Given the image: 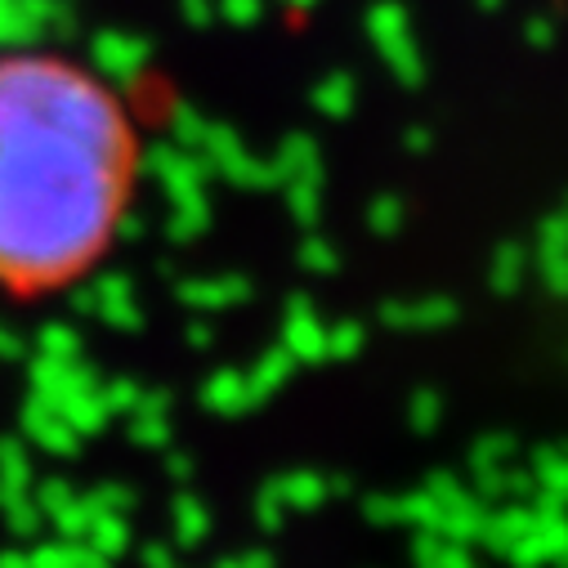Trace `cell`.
Segmentation results:
<instances>
[{
  "mask_svg": "<svg viewBox=\"0 0 568 568\" xmlns=\"http://www.w3.org/2000/svg\"><path fill=\"white\" fill-rule=\"evenodd\" d=\"M354 493V479L349 475H332L327 479V497H349Z\"/></svg>",
  "mask_w": 568,
  "mask_h": 568,
  "instance_id": "61",
  "label": "cell"
},
{
  "mask_svg": "<svg viewBox=\"0 0 568 568\" xmlns=\"http://www.w3.org/2000/svg\"><path fill=\"white\" fill-rule=\"evenodd\" d=\"M81 501H85L90 515H99V510H108V515H130V510H134V488H125V484H99V488H90Z\"/></svg>",
  "mask_w": 568,
  "mask_h": 568,
  "instance_id": "40",
  "label": "cell"
},
{
  "mask_svg": "<svg viewBox=\"0 0 568 568\" xmlns=\"http://www.w3.org/2000/svg\"><path fill=\"white\" fill-rule=\"evenodd\" d=\"M72 314L77 318H94V287H90V282L72 292Z\"/></svg>",
  "mask_w": 568,
  "mask_h": 568,
  "instance_id": "60",
  "label": "cell"
},
{
  "mask_svg": "<svg viewBox=\"0 0 568 568\" xmlns=\"http://www.w3.org/2000/svg\"><path fill=\"white\" fill-rule=\"evenodd\" d=\"M524 277H528V251L519 242H501L493 251V264H488V282H493V292L510 296L524 287Z\"/></svg>",
  "mask_w": 568,
  "mask_h": 568,
  "instance_id": "28",
  "label": "cell"
},
{
  "mask_svg": "<svg viewBox=\"0 0 568 568\" xmlns=\"http://www.w3.org/2000/svg\"><path fill=\"white\" fill-rule=\"evenodd\" d=\"M180 10H184V23H189V28L206 32L211 19H215V0H180Z\"/></svg>",
  "mask_w": 568,
  "mask_h": 568,
  "instance_id": "52",
  "label": "cell"
},
{
  "mask_svg": "<svg viewBox=\"0 0 568 568\" xmlns=\"http://www.w3.org/2000/svg\"><path fill=\"white\" fill-rule=\"evenodd\" d=\"M255 524H260V532H282V524H287V501H282V493H277V479H268L260 493H255Z\"/></svg>",
  "mask_w": 568,
  "mask_h": 568,
  "instance_id": "38",
  "label": "cell"
},
{
  "mask_svg": "<svg viewBox=\"0 0 568 568\" xmlns=\"http://www.w3.org/2000/svg\"><path fill=\"white\" fill-rule=\"evenodd\" d=\"M537 510V506H532ZM568 550V528H564V510H537L532 528L506 550V559L515 568H555Z\"/></svg>",
  "mask_w": 568,
  "mask_h": 568,
  "instance_id": "6",
  "label": "cell"
},
{
  "mask_svg": "<svg viewBox=\"0 0 568 568\" xmlns=\"http://www.w3.org/2000/svg\"><path fill=\"white\" fill-rule=\"evenodd\" d=\"M45 524H54L59 528V537H81L85 532V524H90V510H85V501L81 497H72L68 506H59Z\"/></svg>",
  "mask_w": 568,
  "mask_h": 568,
  "instance_id": "46",
  "label": "cell"
},
{
  "mask_svg": "<svg viewBox=\"0 0 568 568\" xmlns=\"http://www.w3.org/2000/svg\"><path fill=\"white\" fill-rule=\"evenodd\" d=\"M273 171H277V184H296V180H318L323 184V149L318 139L310 134H287L273 153Z\"/></svg>",
  "mask_w": 568,
  "mask_h": 568,
  "instance_id": "16",
  "label": "cell"
},
{
  "mask_svg": "<svg viewBox=\"0 0 568 568\" xmlns=\"http://www.w3.org/2000/svg\"><path fill=\"white\" fill-rule=\"evenodd\" d=\"M282 197H287V211L296 224L318 229L323 220V184L318 180H296V184H282Z\"/></svg>",
  "mask_w": 568,
  "mask_h": 568,
  "instance_id": "32",
  "label": "cell"
},
{
  "mask_svg": "<svg viewBox=\"0 0 568 568\" xmlns=\"http://www.w3.org/2000/svg\"><path fill=\"white\" fill-rule=\"evenodd\" d=\"M407 420H412V430H416V435L439 430V420H444V398H439L435 389H416L412 403H407Z\"/></svg>",
  "mask_w": 568,
  "mask_h": 568,
  "instance_id": "39",
  "label": "cell"
},
{
  "mask_svg": "<svg viewBox=\"0 0 568 568\" xmlns=\"http://www.w3.org/2000/svg\"><path fill=\"white\" fill-rule=\"evenodd\" d=\"M564 246H568V220H564V211H550L537 229V268H541V282L550 296H564V287H568Z\"/></svg>",
  "mask_w": 568,
  "mask_h": 568,
  "instance_id": "14",
  "label": "cell"
},
{
  "mask_svg": "<svg viewBox=\"0 0 568 568\" xmlns=\"http://www.w3.org/2000/svg\"><path fill=\"white\" fill-rule=\"evenodd\" d=\"M171 528H175V541L180 546H202L211 537V506L197 497V493H175L171 501Z\"/></svg>",
  "mask_w": 568,
  "mask_h": 568,
  "instance_id": "21",
  "label": "cell"
},
{
  "mask_svg": "<svg viewBox=\"0 0 568 568\" xmlns=\"http://www.w3.org/2000/svg\"><path fill=\"white\" fill-rule=\"evenodd\" d=\"M144 568H180V564H175V555H171V546H162V541H153V546H144Z\"/></svg>",
  "mask_w": 568,
  "mask_h": 568,
  "instance_id": "59",
  "label": "cell"
},
{
  "mask_svg": "<svg viewBox=\"0 0 568 568\" xmlns=\"http://www.w3.org/2000/svg\"><path fill=\"white\" fill-rule=\"evenodd\" d=\"M171 202V215H166V237L189 246L197 242L206 229H211V202H206V189L197 193H180V197H166Z\"/></svg>",
  "mask_w": 568,
  "mask_h": 568,
  "instance_id": "18",
  "label": "cell"
},
{
  "mask_svg": "<svg viewBox=\"0 0 568 568\" xmlns=\"http://www.w3.org/2000/svg\"><path fill=\"white\" fill-rule=\"evenodd\" d=\"M215 14L229 23V28H255L264 19V0H220Z\"/></svg>",
  "mask_w": 568,
  "mask_h": 568,
  "instance_id": "45",
  "label": "cell"
},
{
  "mask_svg": "<svg viewBox=\"0 0 568 568\" xmlns=\"http://www.w3.org/2000/svg\"><path fill=\"white\" fill-rule=\"evenodd\" d=\"M457 318V301L448 296H420V301H385L381 323L394 332H439Z\"/></svg>",
  "mask_w": 568,
  "mask_h": 568,
  "instance_id": "12",
  "label": "cell"
},
{
  "mask_svg": "<svg viewBox=\"0 0 568 568\" xmlns=\"http://www.w3.org/2000/svg\"><path fill=\"white\" fill-rule=\"evenodd\" d=\"M367 37H372L381 63L389 68V77H394L398 85L412 90V85L425 81V54H420V45H416V37H412V23H407V10H403V6H394V0H381V6H372V14H367Z\"/></svg>",
  "mask_w": 568,
  "mask_h": 568,
  "instance_id": "2",
  "label": "cell"
},
{
  "mask_svg": "<svg viewBox=\"0 0 568 568\" xmlns=\"http://www.w3.org/2000/svg\"><path fill=\"white\" fill-rule=\"evenodd\" d=\"M515 439L510 435H479L475 448H470V470H484V466H506L515 457Z\"/></svg>",
  "mask_w": 568,
  "mask_h": 568,
  "instance_id": "42",
  "label": "cell"
},
{
  "mask_svg": "<svg viewBox=\"0 0 568 568\" xmlns=\"http://www.w3.org/2000/svg\"><path fill=\"white\" fill-rule=\"evenodd\" d=\"M149 59H153V45L144 37H130V32H94L90 37V63L103 81L121 85V90H139V81L149 77Z\"/></svg>",
  "mask_w": 568,
  "mask_h": 568,
  "instance_id": "4",
  "label": "cell"
},
{
  "mask_svg": "<svg viewBox=\"0 0 568 568\" xmlns=\"http://www.w3.org/2000/svg\"><path fill=\"white\" fill-rule=\"evenodd\" d=\"M439 519H444V506L425 488H412L398 497V524H407L416 532H439Z\"/></svg>",
  "mask_w": 568,
  "mask_h": 568,
  "instance_id": "31",
  "label": "cell"
},
{
  "mask_svg": "<svg viewBox=\"0 0 568 568\" xmlns=\"http://www.w3.org/2000/svg\"><path fill=\"white\" fill-rule=\"evenodd\" d=\"M32 568H112V559H103L94 546H85L81 537H59V541H41L28 550Z\"/></svg>",
  "mask_w": 568,
  "mask_h": 568,
  "instance_id": "19",
  "label": "cell"
},
{
  "mask_svg": "<svg viewBox=\"0 0 568 568\" xmlns=\"http://www.w3.org/2000/svg\"><path fill=\"white\" fill-rule=\"evenodd\" d=\"M37 354L45 358H81V332L68 323H45L37 332Z\"/></svg>",
  "mask_w": 568,
  "mask_h": 568,
  "instance_id": "35",
  "label": "cell"
},
{
  "mask_svg": "<svg viewBox=\"0 0 568 568\" xmlns=\"http://www.w3.org/2000/svg\"><path fill=\"white\" fill-rule=\"evenodd\" d=\"M0 510H6V524H10L14 537H37L45 528V510L32 501V493L19 497V501H10V506H0Z\"/></svg>",
  "mask_w": 568,
  "mask_h": 568,
  "instance_id": "41",
  "label": "cell"
},
{
  "mask_svg": "<svg viewBox=\"0 0 568 568\" xmlns=\"http://www.w3.org/2000/svg\"><path fill=\"white\" fill-rule=\"evenodd\" d=\"M130 444L139 448H171V416H144V412H130Z\"/></svg>",
  "mask_w": 568,
  "mask_h": 568,
  "instance_id": "36",
  "label": "cell"
},
{
  "mask_svg": "<svg viewBox=\"0 0 568 568\" xmlns=\"http://www.w3.org/2000/svg\"><path fill=\"white\" fill-rule=\"evenodd\" d=\"M103 376L85 363V358H45L37 354L32 358V394L45 398V403H59L68 394H81V389H94Z\"/></svg>",
  "mask_w": 568,
  "mask_h": 568,
  "instance_id": "10",
  "label": "cell"
},
{
  "mask_svg": "<svg viewBox=\"0 0 568 568\" xmlns=\"http://www.w3.org/2000/svg\"><path fill=\"white\" fill-rule=\"evenodd\" d=\"M403 224H407V206H403V197L381 193V197L367 202V229H372L376 237H394Z\"/></svg>",
  "mask_w": 568,
  "mask_h": 568,
  "instance_id": "34",
  "label": "cell"
},
{
  "mask_svg": "<svg viewBox=\"0 0 568 568\" xmlns=\"http://www.w3.org/2000/svg\"><path fill=\"white\" fill-rule=\"evenodd\" d=\"M0 568H32L28 550H0Z\"/></svg>",
  "mask_w": 568,
  "mask_h": 568,
  "instance_id": "62",
  "label": "cell"
},
{
  "mask_svg": "<svg viewBox=\"0 0 568 568\" xmlns=\"http://www.w3.org/2000/svg\"><path fill=\"white\" fill-rule=\"evenodd\" d=\"M484 519H488V501H479L475 493H466L462 501L444 506V519H439V537L448 541H462V546H475L479 532H484Z\"/></svg>",
  "mask_w": 568,
  "mask_h": 568,
  "instance_id": "22",
  "label": "cell"
},
{
  "mask_svg": "<svg viewBox=\"0 0 568 568\" xmlns=\"http://www.w3.org/2000/svg\"><path fill=\"white\" fill-rule=\"evenodd\" d=\"M202 162L211 166V175L229 180L233 189H277V171H273V158H255L246 153V144L237 139L233 125L224 121H211L206 125V139H202Z\"/></svg>",
  "mask_w": 568,
  "mask_h": 568,
  "instance_id": "3",
  "label": "cell"
},
{
  "mask_svg": "<svg viewBox=\"0 0 568 568\" xmlns=\"http://www.w3.org/2000/svg\"><path fill=\"white\" fill-rule=\"evenodd\" d=\"M32 453L19 439H0V506L32 493Z\"/></svg>",
  "mask_w": 568,
  "mask_h": 568,
  "instance_id": "20",
  "label": "cell"
},
{
  "mask_svg": "<svg viewBox=\"0 0 568 568\" xmlns=\"http://www.w3.org/2000/svg\"><path fill=\"white\" fill-rule=\"evenodd\" d=\"M184 341H189V349H211V345H215V327H211L206 318H197V323H189Z\"/></svg>",
  "mask_w": 568,
  "mask_h": 568,
  "instance_id": "57",
  "label": "cell"
},
{
  "mask_svg": "<svg viewBox=\"0 0 568 568\" xmlns=\"http://www.w3.org/2000/svg\"><path fill=\"white\" fill-rule=\"evenodd\" d=\"M202 407L215 412V416H246V412L260 407V403H255V394H251V385H246V372L220 367V372H211V376L202 381Z\"/></svg>",
  "mask_w": 568,
  "mask_h": 568,
  "instance_id": "15",
  "label": "cell"
},
{
  "mask_svg": "<svg viewBox=\"0 0 568 568\" xmlns=\"http://www.w3.org/2000/svg\"><path fill=\"white\" fill-rule=\"evenodd\" d=\"M532 519H537V510H532V501H506V506H497V510H488V519H484V532H479V541L488 546V550H497V555H506L528 528H532Z\"/></svg>",
  "mask_w": 568,
  "mask_h": 568,
  "instance_id": "17",
  "label": "cell"
},
{
  "mask_svg": "<svg viewBox=\"0 0 568 568\" xmlns=\"http://www.w3.org/2000/svg\"><path fill=\"white\" fill-rule=\"evenodd\" d=\"M23 435L41 448V453H50V457H77V448H81V439H77V430L63 420V412L54 407V403H45V398H28L23 403Z\"/></svg>",
  "mask_w": 568,
  "mask_h": 568,
  "instance_id": "11",
  "label": "cell"
},
{
  "mask_svg": "<svg viewBox=\"0 0 568 568\" xmlns=\"http://www.w3.org/2000/svg\"><path fill=\"white\" fill-rule=\"evenodd\" d=\"M282 349L296 363H323L327 358V327L310 296H292L282 314Z\"/></svg>",
  "mask_w": 568,
  "mask_h": 568,
  "instance_id": "8",
  "label": "cell"
},
{
  "mask_svg": "<svg viewBox=\"0 0 568 568\" xmlns=\"http://www.w3.org/2000/svg\"><path fill=\"white\" fill-rule=\"evenodd\" d=\"M121 108L54 59L0 63V277L41 287L108 242L125 189Z\"/></svg>",
  "mask_w": 568,
  "mask_h": 568,
  "instance_id": "1",
  "label": "cell"
},
{
  "mask_svg": "<svg viewBox=\"0 0 568 568\" xmlns=\"http://www.w3.org/2000/svg\"><path fill=\"white\" fill-rule=\"evenodd\" d=\"M363 515H367V524H376V528H394V524H398V497L372 493V497L363 501Z\"/></svg>",
  "mask_w": 568,
  "mask_h": 568,
  "instance_id": "50",
  "label": "cell"
},
{
  "mask_svg": "<svg viewBox=\"0 0 568 568\" xmlns=\"http://www.w3.org/2000/svg\"><path fill=\"white\" fill-rule=\"evenodd\" d=\"M215 568H273V555L268 550H237V555H224Z\"/></svg>",
  "mask_w": 568,
  "mask_h": 568,
  "instance_id": "53",
  "label": "cell"
},
{
  "mask_svg": "<svg viewBox=\"0 0 568 568\" xmlns=\"http://www.w3.org/2000/svg\"><path fill=\"white\" fill-rule=\"evenodd\" d=\"M175 296L184 310L220 314V310H237L242 301H251V282L242 273H202V277H180Z\"/></svg>",
  "mask_w": 568,
  "mask_h": 568,
  "instance_id": "7",
  "label": "cell"
},
{
  "mask_svg": "<svg viewBox=\"0 0 568 568\" xmlns=\"http://www.w3.org/2000/svg\"><path fill=\"white\" fill-rule=\"evenodd\" d=\"M144 171L166 197H180V193H197V189H206V180H211V166L202 162V153H189V149H180V144H153L149 153H144Z\"/></svg>",
  "mask_w": 568,
  "mask_h": 568,
  "instance_id": "5",
  "label": "cell"
},
{
  "mask_svg": "<svg viewBox=\"0 0 568 568\" xmlns=\"http://www.w3.org/2000/svg\"><path fill=\"white\" fill-rule=\"evenodd\" d=\"M412 564H416V568H479V564L470 559V546L448 541V537H439V532H416Z\"/></svg>",
  "mask_w": 568,
  "mask_h": 568,
  "instance_id": "25",
  "label": "cell"
},
{
  "mask_svg": "<svg viewBox=\"0 0 568 568\" xmlns=\"http://www.w3.org/2000/svg\"><path fill=\"white\" fill-rule=\"evenodd\" d=\"M166 475L180 479V484H189L193 479V457L189 453H166Z\"/></svg>",
  "mask_w": 568,
  "mask_h": 568,
  "instance_id": "58",
  "label": "cell"
},
{
  "mask_svg": "<svg viewBox=\"0 0 568 568\" xmlns=\"http://www.w3.org/2000/svg\"><path fill=\"white\" fill-rule=\"evenodd\" d=\"M171 407H175L171 389H139V398H134V407H130V412H144V416H171ZM130 412H125V416H130Z\"/></svg>",
  "mask_w": 568,
  "mask_h": 568,
  "instance_id": "51",
  "label": "cell"
},
{
  "mask_svg": "<svg viewBox=\"0 0 568 568\" xmlns=\"http://www.w3.org/2000/svg\"><path fill=\"white\" fill-rule=\"evenodd\" d=\"M139 385L134 376H112V381H99V398H103V407L112 412V416H125L130 407H134V398H139Z\"/></svg>",
  "mask_w": 568,
  "mask_h": 568,
  "instance_id": "44",
  "label": "cell"
},
{
  "mask_svg": "<svg viewBox=\"0 0 568 568\" xmlns=\"http://www.w3.org/2000/svg\"><path fill=\"white\" fill-rule=\"evenodd\" d=\"M166 125H171V144H180L189 153H202V139H206V125L211 121L193 103H175L171 116H166Z\"/></svg>",
  "mask_w": 568,
  "mask_h": 568,
  "instance_id": "33",
  "label": "cell"
},
{
  "mask_svg": "<svg viewBox=\"0 0 568 568\" xmlns=\"http://www.w3.org/2000/svg\"><path fill=\"white\" fill-rule=\"evenodd\" d=\"M23 354H28V341H23L14 327L0 323V363H19Z\"/></svg>",
  "mask_w": 568,
  "mask_h": 568,
  "instance_id": "54",
  "label": "cell"
},
{
  "mask_svg": "<svg viewBox=\"0 0 568 568\" xmlns=\"http://www.w3.org/2000/svg\"><path fill=\"white\" fill-rule=\"evenodd\" d=\"M277 493L287 501V510H318L327 501V475L318 470H292L277 479Z\"/></svg>",
  "mask_w": 568,
  "mask_h": 568,
  "instance_id": "29",
  "label": "cell"
},
{
  "mask_svg": "<svg viewBox=\"0 0 568 568\" xmlns=\"http://www.w3.org/2000/svg\"><path fill=\"white\" fill-rule=\"evenodd\" d=\"M524 37H528V45L550 50V45H555V23H550V19H528V23H524Z\"/></svg>",
  "mask_w": 568,
  "mask_h": 568,
  "instance_id": "56",
  "label": "cell"
},
{
  "mask_svg": "<svg viewBox=\"0 0 568 568\" xmlns=\"http://www.w3.org/2000/svg\"><path fill=\"white\" fill-rule=\"evenodd\" d=\"M108 233H112L116 242H144V233H149V215H144V211H121V206H116Z\"/></svg>",
  "mask_w": 568,
  "mask_h": 568,
  "instance_id": "47",
  "label": "cell"
},
{
  "mask_svg": "<svg viewBox=\"0 0 568 568\" xmlns=\"http://www.w3.org/2000/svg\"><path fill=\"white\" fill-rule=\"evenodd\" d=\"M403 149L412 153V158H420V153H430L435 149V134L425 130V125H407L403 130Z\"/></svg>",
  "mask_w": 568,
  "mask_h": 568,
  "instance_id": "55",
  "label": "cell"
},
{
  "mask_svg": "<svg viewBox=\"0 0 568 568\" xmlns=\"http://www.w3.org/2000/svg\"><path fill=\"white\" fill-rule=\"evenodd\" d=\"M528 475H532V506L537 510H564V497H568V462H564V448H555V444L532 448Z\"/></svg>",
  "mask_w": 568,
  "mask_h": 568,
  "instance_id": "13",
  "label": "cell"
},
{
  "mask_svg": "<svg viewBox=\"0 0 568 568\" xmlns=\"http://www.w3.org/2000/svg\"><path fill=\"white\" fill-rule=\"evenodd\" d=\"M41 37L45 32L28 19V10L19 6V0H0V50H28Z\"/></svg>",
  "mask_w": 568,
  "mask_h": 568,
  "instance_id": "30",
  "label": "cell"
},
{
  "mask_svg": "<svg viewBox=\"0 0 568 568\" xmlns=\"http://www.w3.org/2000/svg\"><path fill=\"white\" fill-rule=\"evenodd\" d=\"M363 345H367V332H363L354 318L327 327V358H358Z\"/></svg>",
  "mask_w": 568,
  "mask_h": 568,
  "instance_id": "43",
  "label": "cell"
},
{
  "mask_svg": "<svg viewBox=\"0 0 568 568\" xmlns=\"http://www.w3.org/2000/svg\"><path fill=\"white\" fill-rule=\"evenodd\" d=\"M81 541L94 546L103 559H116V555H125V546H130V524H125V515H108V510H99V515H90Z\"/></svg>",
  "mask_w": 568,
  "mask_h": 568,
  "instance_id": "27",
  "label": "cell"
},
{
  "mask_svg": "<svg viewBox=\"0 0 568 568\" xmlns=\"http://www.w3.org/2000/svg\"><path fill=\"white\" fill-rule=\"evenodd\" d=\"M54 407L63 412V420L77 430V439L103 435V425L112 420V412H108L103 398H99V385H94V389H81V394H68V398H59Z\"/></svg>",
  "mask_w": 568,
  "mask_h": 568,
  "instance_id": "23",
  "label": "cell"
},
{
  "mask_svg": "<svg viewBox=\"0 0 568 568\" xmlns=\"http://www.w3.org/2000/svg\"><path fill=\"white\" fill-rule=\"evenodd\" d=\"M72 497H77V493H72V484H68V479H41V488L32 493V501L45 510V519H50L59 506H68Z\"/></svg>",
  "mask_w": 568,
  "mask_h": 568,
  "instance_id": "49",
  "label": "cell"
},
{
  "mask_svg": "<svg viewBox=\"0 0 568 568\" xmlns=\"http://www.w3.org/2000/svg\"><path fill=\"white\" fill-rule=\"evenodd\" d=\"M479 6H484V10H497V6H501V0H479Z\"/></svg>",
  "mask_w": 568,
  "mask_h": 568,
  "instance_id": "64",
  "label": "cell"
},
{
  "mask_svg": "<svg viewBox=\"0 0 568 568\" xmlns=\"http://www.w3.org/2000/svg\"><path fill=\"white\" fill-rule=\"evenodd\" d=\"M420 488H425V493H430V497H435L439 506H453V501H462V497L470 493V488H466V484H462V479H457L453 470H435V475H430V479H425Z\"/></svg>",
  "mask_w": 568,
  "mask_h": 568,
  "instance_id": "48",
  "label": "cell"
},
{
  "mask_svg": "<svg viewBox=\"0 0 568 568\" xmlns=\"http://www.w3.org/2000/svg\"><path fill=\"white\" fill-rule=\"evenodd\" d=\"M282 6H287V10H314L318 0H282Z\"/></svg>",
  "mask_w": 568,
  "mask_h": 568,
  "instance_id": "63",
  "label": "cell"
},
{
  "mask_svg": "<svg viewBox=\"0 0 568 568\" xmlns=\"http://www.w3.org/2000/svg\"><path fill=\"white\" fill-rule=\"evenodd\" d=\"M310 103H314L323 116L341 121V116H349V112H354V103H358V81H354L349 72H327L323 81H314Z\"/></svg>",
  "mask_w": 568,
  "mask_h": 568,
  "instance_id": "26",
  "label": "cell"
},
{
  "mask_svg": "<svg viewBox=\"0 0 568 568\" xmlns=\"http://www.w3.org/2000/svg\"><path fill=\"white\" fill-rule=\"evenodd\" d=\"M301 363L287 354V349H282V345H273V349H264L260 354V363L246 372V385H251V394H255V403H264L268 394H277L282 385H287L292 381V372H296Z\"/></svg>",
  "mask_w": 568,
  "mask_h": 568,
  "instance_id": "24",
  "label": "cell"
},
{
  "mask_svg": "<svg viewBox=\"0 0 568 568\" xmlns=\"http://www.w3.org/2000/svg\"><path fill=\"white\" fill-rule=\"evenodd\" d=\"M90 287H94V318H103L116 332H139L144 327V310H139V301H134L130 273L108 268V273H99L90 282Z\"/></svg>",
  "mask_w": 568,
  "mask_h": 568,
  "instance_id": "9",
  "label": "cell"
},
{
  "mask_svg": "<svg viewBox=\"0 0 568 568\" xmlns=\"http://www.w3.org/2000/svg\"><path fill=\"white\" fill-rule=\"evenodd\" d=\"M301 268H305V273H318V277H332V273L341 268V251L332 246V237L310 233V237L301 242Z\"/></svg>",
  "mask_w": 568,
  "mask_h": 568,
  "instance_id": "37",
  "label": "cell"
}]
</instances>
